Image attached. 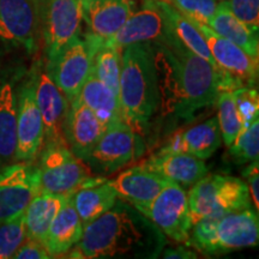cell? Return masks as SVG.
Wrapping results in <instances>:
<instances>
[{
    "label": "cell",
    "mask_w": 259,
    "mask_h": 259,
    "mask_svg": "<svg viewBox=\"0 0 259 259\" xmlns=\"http://www.w3.org/2000/svg\"><path fill=\"white\" fill-rule=\"evenodd\" d=\"M160 85V106L189 118L216 103L219 90L215 69L164 28L151 42Z\"/></svg>",
    "instance_id": "1"
},
{
    "label": "cell",
    "mask_w": 259,
    "mask_h": 259,
    "mask_svg": "<svg viewBox=\"0 0 259 259\" xmlns=\"http://www.w3.org/2000/svg\"><path fill=\"white\" fill-rule=\"evenodd\" d=\"M167 244L160 228L120 198L108 211L84 226L69 258H157Z\"/></svg>",
    "instance_id": "2"
},
{
    "label": "cell",
    "mask_w": 259,
    "mask_h": 259,
    "mask_svg": "<svg viewBox=\"0 0 259 259\" xmlns=\"http://www.w3.org/2000/svg\"><path fill=\"white\" fill-rule=\"evenodd\" d=\"M119 102L126 124L137 135L147 131L160 108V85L151 42L122 48Z\"/></svg>",
    "instance_id": "3"
},
{
    "label": "cell",
    "mask_w": 259,
    "mask_h": 259,
    "mask_svg": "<svg viewBox=\"0 0 259 259\" xmlns=\"http://www.w3.org/2000/svg\"><path fill=\"white\" fill-rule=\"evenodd\" d=\"M193 222L252 208L248 187L239 178L226 174H206L191 186L187 193Z\"/></svg>",
    "instance_id": "4"
},
{
    "label": "cell",
    "mask_w": 259,
    "mask_h": 259,
    "mask_svg": "<svg viewBox=\"0 0 259 259\" xmlns=\"http://www.w3.org/2000/svg\"><path fill=\"white\" fill-rule=\"evenodd\" d=\"M38 156L41 190L47 192L72 196L77 190L97 178L66 143H45Z\"/></svg>",
    "instance_id": "5"
},
{
    "label": "cell",
    "mask_w": 259,
    "mask_h": 259,
    "mask_svg": "<svg viewBox=\"0 0 259 259\" xmlns=\"http://www.w3.org/2000/svg\"><path fill=\"white\" fill-rule=\"evenodd\" d=\"M103 38L87 32L78 35L61 50L53 59L47 61L46 70L58 88L71 102L78 95L80 88L92 71L93 54Z\"/></svg>",
    "instance_id": "6"
},
{
    "label": "cell",
    "mask_w": 259,
    "mask_h": 259,
    "mask_svg": "<svg viewBox=\"0 0 259 259\" xmlns=\"http://www.w3.org/2000/svg\"><path fill=\"white\" fill-rule=\"evenodd\" d=\"M41 41L47 61L80 35L82 11L79 0H36Z\"/></svg>",
    "instance_id": "7"
},
{
    "label": "cell",
    "mask_w": 259,
    "mask_h": 259,
    "mask_svg": "<svg viewBox=\"0 0 259 259\" xmlns=\"http://www.w3.org/2000/svg\"><path fill=\"white\" fill-rule=\"evenodd\" d=\"M142 213L154 222L166 238L187 245L193 219L186 191L179 184L169 181Z\"/></svg>",
    "instance_id": "8"
},
{
    "label": "cell",
    "mask_w": 259,
    "mask_h": 259,
    "mask_svg": "<svg viewBox=\"0 0 259 259\" xmlns=\"http://www.w3.org/2000/svg\"><path fill=\"white\" fill-rule=\"evenodd\" d=\"M0 42L29 56L37 53L41 31L36 0H0Z\"/></svg>",
    "instance_id": "9"
},
{
    "label": "cell",
    "mask_w": 259,
    "mask_h": 259,
    "mask_svg": "<svg viewBox=\"0 0 259 259\" xmlns=\"http://www.w3.org/2000/svg\"><path fill=\"white\" fill-rule=\"evenodd\" d=\"M40 191V170L34 161H14L0 167V225L24 212Z\"/></svg>",
    "instance_id": "10"
},
{
    "label": "cell",
    "mask_w": 259,
    "mask_h": 259,
    "mask_svg": "<svg viewBox=\"0 0 259 259\" xmlns=\"http://www.w3.org/2000/svg\"><path fill=\"white\" fill-rule=\"evenodd\" d=\"M45 143V127L35 97L32 72L18 87L15 161H35Z\"/></svg>",
    "instance_id": "11"
},
{
    "label": "cell",
    "mask_w": 259,
    "mask_h": 259,
    "mask_svg": "<svg viewBox=\"0 0 259 259\" xmlns=\"http://www.w3.org/2000/svg\"><path fill=\"white\" fill-rule=\"evenodd\" d=\"M137 134L125 121L115 122L99 139L85 163L92 171L108 176L134 160Z\"/></svg>",
    "instance_id": "12"
},
{
    "label": "cell",
    "mask_w": 259,
    "mask_h": 259,
    "mask_svg": "<svg viewBox=\"0 0 259 259\" xmlns=\"http://www.w3.org/2000/svg\"><path fill=\"white\" fill-rule=\"evenodd\" d=\"M35 97L45 127V143H66L65 120L69 111V101L52 79L46 67L32 71ZM44 143V144H45Z\"/></svg>",
    "instance_id": "13"
},
{
    "label": "cell",
    "mask_w": 259,
    "mask_h": 259,
    "mask_svg": "<svg viewBox=\"0 0 259 259\" xmlns=\"http://www.w3.org/2000/svg\"><path fill=\"white\" fill-rule=\"evenodd\" d=\"M196 23V22H194ZM208 45L216 70L225 71L242 85H254L258 78V59L248 56L232 41L220 36L208 25L196 23Z\"/></svg>",
    "instance_id": "14"
},
{
    "label": "cell",
    "mask_w": 259,
    "mask_h": 259,
    "mask_svg": "<svg viewBox=\"0 0 259 259\" xmlns=\"http://www.w3.org/2000/svg\"><path fill=\"white\" fill-rule=\"evenodd\" d=\"M259 241L258 211L252 208L239 210L218 220L213 255L242 248L255 247Z\"/></svg>",
    "instance_id": "15"
},
{
    "label": "cell",
    "mask_w": 259,
    "mask_h": 259,
    "mask_svg": "<svg viewBox=\"0 0 259 259\" xmlns=\"http://www.w3.org/2000/svg\"><path fill=\"white\" fill-rule=\"evenodd\" d=\"M106 126L78 99L69 102L65 120V139L77 157L85 162L105 132Z\"/></svg>",
    "instance_id": "16"
},
{
    "label": "cell",
    "mask_w": 259,
    "mask_h": 259,
    "mask_svg": "<svg viewBox=\"0 0 259 259\" xmlns=\"http://www.w3.org/2000/svg\"><path fill=\"white\" fill-rule=\"evenodd\" d=\"M163 32V16L156 0H144L142 8L132 12L119 30L103 42L122 51V48L130 45L156 41Z\"/></svg>",
    "instance_id": "17"
},
{
    "label": "cell",
    "mask_w": 259,
    "mask_h": 259,
    "mask_svg": "<svg viewBox=\"0 0 259 259\" xmlns=\"http://www.w3.org/2000/svg\"><path fill=\"white\" fill-rule=\"evenodd\" d=\"M0 72V167L15 161L17 147L18 69Z\"/></svg>",
    "instance_id": "18"
},
{
    "label": "cell",
    "mask_w": 259,
    "mask_h": 259,
    "mask_svg": "<svg viewBox=\"0 0 259 259\" xmlns=\"http://www.w3.org/2000/svg\"><path fill=\"white\" fill-rule=\"evenodd\" d=\"M112 183L119 198L142 212L169 181L149 169L141 162L121 171Z\"/></svg>",
    "instance_id": "19"
},
{
    "label": "cell",
    "mask_w": 259,
    "mask_h": 259,
    "mask_svg": "<svg viewBox=\"0 0 259 259\" xmlns=\"http://www.w3.org/2000/svg\"><path fill=\"white\" fill-rule=\"evenodd\" d=\"M88 32L103 40L111 37L134 12V0H79Z\"/></svg>",
    "instance_id": "20"
},
{
    "label": "cell",
    "mask_w": 259,
    "mask_h": 259,
    "mask_svg": "<svg viewBox=\"0 0 259 259\" xmlns=\"http://www.w3.org/2000/svg\"><path fill=\"white\" fill-rule=\"evenodd\" d=\"M222 144L221 131L216 116L199 122L185 131L176 132L160 150L169 153H186L208 160Z\"/></svg>",
    "instance_id": "21"
},
{
    "label": "cell",
    "mask_w": 259,
    "mask_h": 259,
    "mask_svg": "<svg viewBox=\"0 0 259 259\" xmlns=\"http://www.w3.org/2000/svg\"><path fill=\"white\" fill-rule=\"evenodd\" d=\"M142 163L164 179L183 187H191L208 174L205 161L186 153H169L158 149Z\"/></svg>",
    "instance_id": "22"
},
{
    "label": "cell",
    "mask_w": 259,
    "mask_h": 259,
    "mask_svg": "<svg viewBox=\"0 0 259 259\" xmlns=\"http://www.w3.org/2000/svg\"><path fill=\"white\" fill-rule=\"evenodd\" d=\"M83 228L82 221L74 210L70 197L51 223L42 244L52 258L65 257V254L78 244L82 238Z\"/></svg>",
    "instance_id": "23"
},
{
    "label": "cell",
    "mask_w": 259,
    "mask_h": 259,
    "mask_svg": "<svg viewBox=\"0 0 259 259\" xmlns=\"http://www.w3.org/2000/svg\"><path fill=\"white\" fill-rule=\"evenodd\" d=\"M118 198L112 180L97 177L92 183L77 190L71 196V203L84 227L108 211Z\"/></svg>",
    "instance_id": "24"
},
{
    "label": "cell",
    "mask_w": 259,
    "mask_h": 259,
    "mask_svg": "<svg viewBox=\"0 0 259 259\" xmlns=\"http://www.w3.org/2000/svg\"><path fill=\"white\" fill-rule=\"evenodd\" d=\"M156 3L161 10L162 16H163L164 28L174 37L178 38L184 46L189 48L194 54L205 59L216 70V64L210 53L208 45L196 23L184 14H181L179 10H177L169 3L163 2V0H156Z\"/></svg>",
    "instance_id": "25"
},
{
    "label": "cell",
    "mask_w": 259,
    "mask_h": 259,
    "mask_svg": "<svg viewBox=\"0 0 259 259\" xmlns=\"http://www.w3.org/2000/svg\"><path fill=\"white\" fill-rule=\"evenodd\" d=\"M77 99L93 111L106 127L115 122L125 121L119 97L109 87L92 73L80 88Z\"/></svg>",
    "instance_id": "26"
},
{
    "label": "cell",
    "mask_w": 259,
    "mask_h": 259,
    "mask_svg": "<svg viewBox=\"0 0 259 259\" xmlns=\"http://www.w3.org/2000/svg\"><path fill=\"white\" fill-rule=\"evenodd\" d=\"M70 197L41 190L24 211L27 239L44 242L51 223Z\"/></svg>",
    "instance_id": "27"
},
{
    "label": "cell",
    "mask_w": 259,
    "mask_h": 259,
    "mask_svg": "<svg viewBox=\"0 0 259 259\" xmlns=\"http://www.w3.org/2000/svg\"><path fill=\"white\" fill-rule=\"evenodd\" d=\"M208 27L220 36L240 47L248 56L254 59L259 58L258 32L252 31L247 25L239 21L221 3H219L218 10L209 21Z\"/></svg>",
    "instance_id": "28"
},
{
    "label": "cell",
    "mask_w": 259,
    "mask_h": 259,
    "mask_svg": "<svg viewBox=\"0 0 259 259\" xmlns=\"http://www.w3.org/2000/svg\"><path fill=\"white\" fill-rule=\"evenodd\" d=\"M121 71V51L101 41L93 54L92 71L96 78L109 87L119 97V82Z\"/></svg>",
    "instance_id": "29"
},
{
    "label": "cell",
    "mask_w": 259,
    "mask_h": 259,
    "mask_svg": "<svg viewBox=\"0 0 259 259\" xmlns=\"http://www.w3.org/2000/svg\"><path fill=\"white\" fill-rule=\"evenodd\" d=\"M219 126L223 143L229 147L241 130V121L236 109L233 92H220L218 95Z\"/></svg>",
    "instance_id": "30"
},
{
    "label": "cell",
    "mask_w": 259,
    "mask_h": 259,
    "mask_svg": "<svg viewBox=\"0 0 259 259\" xmlns=\"http://www.w3.org/2000/svg\"><path fill=\"white\" fill-rule=\"evenodd\" d=\"M229 154L235 163L247 164L258 160L259 155V120L255 119L247 127L240 130L233 143Z\"/></svg>",
    "instance_id": "31"
},
{
    "label": "cell",
    "mask_w": 259,
    "mask_h": 259,
    "mask_svg": "<svg viewBox=\"0 0 259 259\" xmlns=\"http://www.w3.org/2000/svg\"><path fill=\"white\" fill-rule=\"evenodd\" d=\"M27 239L24 212L0 225V259L14 258Z\"/></svg>",
    "instance_id": "32"
},
{
    "label": "cell",
    "mask_w": 259,
    "mask_h": 259,
    "mask_svg": "<svg viewBox=\"0 0 259 259\" xmlns=\"http://www.w3.org/2000/svg\"><path fill=\"white\" fill-rule=\"evenodd\" d=\"M241 128L247 127L259 115V96L254 85H244L233 90Z\"/></svg>",
    "instance_id": "33"
},
{
    "label": "cell",
    "mask_w": 259,
    "mask_h": 259,
    "mask_svg": "<svg viewBox=\"0 0 259 259\" xmlns=\"http://www.w3.org/2000/svg\"><path fill=\"white\" fill-rule=\"evenodd\" d=\"M196 23L208 25L218 10V0H163Z\"/></svg>",
    "instance_id": "34"
},
{
    "label": "cell",
    "mask_w": 259,
    "mask_h": 259,
    "mask_svg": "<svg viewBox=\"0 0 259 259\" xmlns=\"http://www.w3.org/2000/svg\"><path fill=\"white\" fill-rule=\"evenodd\" d=\"M221 4L252 31L258 32L259 0H222Z\"/></svg>",
    "instance_id": "35"
},
{
    "label": "cell",
    "mask_w": 259,
    "mask_h": 259,
    "mask_svg": "<svg viewBox=\"0 0 259 259\" xmlns=\"http://www.w3.org/2000/svg\"><path fill=\"white\" fill-rule=\"evenodd\" d=\"M16 259H50L52 255L48 253L44 244L40 241L25 239L17 252L14 254Z\"/></svg>",
    "instance_id": "36"
},
{
    "label": "cell",
    "mask_w": 259,
    "mask_h": 259,
    "mask_svg": "<svg viewBox=\"0 0 259 259\" xmlns=\"http://www.w3.org/2000/svg\"><path fill=\"white\" fill-rule=\"evenodd\" d=\"M244 178L247 180L248 192H250L252 205L254 206L255 211L259 209V164L258 160H254L247 163V167L242 171Z\"/></svg>",
    "instance_id": "37"
},
{
    "label": "cell",
    "mask_w": 259,
    "mask_h": 259,
    "mask_svg": "<svg viewBox=\"0 0 259 259\" xmlns=\"http://www.w3.org/2000/svg\"><path fill=\"white\" fill-rule=\"evenodd\" d=\"M161 257L163 258H178V259H192V258H197L198 254L197 252L187 250V248L184 247V245L178 246V247H169L166 248V250H162L161 252Z\"/></svg>",
    "instance_id": "38"
},
{
    "label": "cell",
    "mask_w": 259,
    "mask_h": 259,
    "mask_svg": "<svg viewBox=\"0 0 259 259\" xmlns=\"http://www.w3.org/2000/svg\"><path fill=\"white\" fill-rule=\"evenodd\" d=\"M3 44L0 42V72H2V67H3V56H4V51H3Z\"/></svg>",
    "instance_id": "39"
},
{
    "label": "cell",
    "mask_w": 259,
    "mask_h": 259,
    "mask_svg": "<svg viewBox=\"0 0 259 259\" xmlns=\"http://www.w3.org/2000/svg\"><path fill=\"white\" fill-rule=\"evenodd\" d=\"M220 2H222V0H220Z\"/></svg>",
    "instance_id": "40"
}]
</instances>
